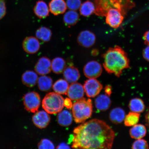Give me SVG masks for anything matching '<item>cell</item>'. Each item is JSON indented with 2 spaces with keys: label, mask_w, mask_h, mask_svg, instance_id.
Instances as JSON below:
<instances>
[{
  "label": "cell",
  "mask_w": 149,
  "mask_h": 149,
  "mask_svg": "<svg viewBox=\"0 0 149 149\" xmlns=\"http://www.w3.org/2000/svg\"><path fill=\"white\" fill-rule=\"evenodd\" d=\"M115 138L112 129L104 121L93 119L74 128L72 148L86 149H111Z\"/></svg>",
  "instance_id": "1"
},
{
  "label": "cell",
  "mask_w": 149,
  "mask_h": 149,
  "mask_svg": "<svg viewBox=\"0 0 149 149\" xmlns=\"http://www.w3.org/2000/svg\"><path fill=\"white\" fill-rule=\"evenodd\" d=\"M103 66L106 71L120 77L123 71L130 68V61L127 54L120 47L110 48L102 56Z\"/></svg>",
  "instance_id": "2"
},
{
  "label": "cell",
  "mask_w": 149,
  "mask_h": 149,
  "mask_svg": "<svg viewBox=\"0 0 149 149\" xmlns=\"http://www.w3.org/2000/svg\"><path fill=\"white\" fill-rule=\"evenodd\" d=\"M95 7L94 14L100 17H105L111 8L118 9L125 16L128 11L135 6L132 0H92Z\"/></svg>",
  "instance_id": "3"
},
{
  "label": "cell",
  "mask_w": 149,
  "mask_h": 149,
  "mask_svg": "<svg viewBox=\"0 0 149 149\" xmlns=\"http://www.w3.org/2000/svg\"><path fill=\"white\" fill-rule=\"evenodd\" d=\"M72 115L75 122L83 123L92 116L93 112L92 100L83 98L74 103L72 107Z\"/></svg>",
  "instance_id": "4"
},
{
  "label": "cell",
  "mask_w": 149,
  "mask_h": 149,
  "mask_svg": "<svg viewBox=\"0 0 149 149\" xmlns=\"http://www.w3.org/2000/svg\"><path fill=\"white\" fill-rule=\"evenodd\" d=\"M64 100L60 94L55 92L48 93L42 100L43 109L49 114H56L62 110Z\"/></svg>",
  "instance_id": "5"
},
{
  "label": "cell",
  "mask_w": 149,
  "mask_h": 149,
  "mask_svg": "<svg viewBox=\"0 0 149 149\" xmlns=\"http://www.w3.org/2000/svg\"><path fill=\"white\" fill-rule=\"evenodd\" d=\"M23 102L25 109L27 111L35 113L38 111L40 106V96L36 92H29L24 95Z\"/></svg>",
  "instance_id": "6"
},
{
  "label": "cell",
  "mask_w": 149,
  "mask_h": 149,
  "mask_svg": "<svg viewBox=\"0 0 149 149\" xmlns=\"http://www.w3.org/2000/svg\"><path fill=\"white\" fill-rule=\"evenodd\" d=\"M124 16L120 10L111 8L108 11L105 16L106 23L113 29H117L122 24Z\"/></svg>",
  "instance_id": "7"
},
{
  "label": "cell",
  "mask_w": 149,
  "mask_h": 149,
  "mask_svg": "<svg viewBox=\"0 0 149 149\" xmlns=\"http://www.w3.org/2000/svg\"><path fill=\"white\" fill-rule=\"evenodd\" d=\"M84 88L87 97L94 98L97 96L102 89V85L96 79H89L85 81Z\"/></svg>",
  "instance_id": "8"
},
{
  "label": "cell",
  "mask_w": 149,
  "mask_h": 149,
  "mask_svg": "<svg viewBox=\"0 0 149 149\" xmlns=\"http://www.w3.org/2000/svg\"><path fill=\"white\" fill-rule=\"evenodd\" d=\"M102 67L100 63L95 61H89L84 66V74L88 79H96L101 75Z\"/></svg>",
  "instance_id": "9"
},
{
  "label": "cell",
  "mask_w": 149,
  "mask_h": 149,
  "mask_svg": "<svg viewBox=\"0 0 149 149\" xmlns=\"http://www.w3.org/2000/svg\"><path fill=\"white\" fill-rule=\"evenodd\" d=\"M78 43L84 47L89 48L94 45L96 41L95 35L88 30L81 31L77 37Z\"/></svg>",
  "instance_id": "10"
},
{
  "label": "cell",
  "mask_w": 149,
  "mask_h": 149,
  "mask_svg": "<svg viewBox=\"0 0 149 149\" xmlns=\"http://www.w3.org/2000/svg\"><path fill=\"white\" fill-rule=\"evenodd\" d=\"M35 125L40 129L45 128L49 125L51 117L46 111H41L36 112L32 117Z\"/></svg>",
  "instance_id": "11"
},
{
  "label": "cell",
  "mask_w": 149,
  "mask_h": 149,
  "mask_svg": "<svg viewBox=\"0 0 149 149\" xmlns=\"http://www.w3.org/2000/svg\"><path fill=\"white\" fill-rule=\"evenodd\" d=\"M84 94L83 86L81 84L76 82L71 84L67 92L69 98L74 101H77L83 98Z\"/></svg>",
  "instance_id": "12"
},
{
  "label": "cell",
  "mask_w": 149,
  "mask_h": 149,
  "mask_svg": "<svg viewBox=\"0 0 149 149\" xmlns=\"http://www.w3.org/2000/svg\"><path fill=\"white\" fill-rule=\"evenodd\" d=\"M35 70L37 74L40 75L49 74L52 70L51 61L46 57L40 58L35 65Z\"/></svg>",
  "instance_id": "13"
},
{
  "label": "cell",
  "mask_w": 149,
  "mask_h": 149,
  "mask_svg": "<svg viewBox=\"0 0 149 149\" xmlns=\"http://www.w3.org/2000/svg\"><path fill=\"white\" fill-rule=\"evenodd\" d=\"M23 47L24 51L27 53L34 54L40 50V43L36 37H28L24 40Z\"/></svg>",
  "instance_id": "14"
},
{
  "label": "cell",
  "mask_w": 149,
  "mask_h": 149,
  "mask_svg": "<svg viewBox=\"0 0 149 149\" xmlns=\"http://www.w3.org/2000/svg\"><path fill=\"white\" fill-rule=\"evenodd\" d=\"M48 7L50 12L55 16L65 13L68 8L64 0H51Z\"/></svg>",
  "instance_id": "15"
},
{
  "label": "cell",
  "mask_w": 149,
  "mask_h": 149,
  "mask_svg": "<svg viewBox=\"0 0 149 149\" xmlns=\"http://www.w3.org/2000/svg\"><path fill=\"white\" fill-rule=\"evenodd\" d=\"M63 76L68 83H72L77 82L80 79V74L79 70L72 65L66 67L64 72Z\"/></svg>",
  "instance_id": "16"
},
{
  "label": "cell",
  "mask_w": 149,
  "mask_h": 149,
  "mask_svg": "<svg viewBox=\"0 0 149 149\" xmlns=\"http://www.w3.org/2000/svg\"><path fill=\"white\" fill-rule=\"evenodd\" d=\"M33 10L36 16L40 19L45 18L49 15V7L45 2L42 0L37 2Z\"/></svg>",
  "instance_id": "17"
},
{
  "label": "cell",
  "mask_w": 149,
  "mask_h": 149,
  "mask_svg": "<svg viewBox=\"0 0 149 149\" xmlns=\"http://www.w3.org/2000/svg\"><path fill=\"white\" fill-rule=\"evenodd\" d=\"M38 78L36 72L32 70H28L24 72L22 75V81L26 86L32 87L36 85Z\"/></svg>",
  "instance_id": "18"
},
{
  "label": "cell",
  "mask_w": 149,
  "mask_h": 149,
  "mask_svg": "<svg viewBox=\"0 0 149 149\" xmlns=\"http://www.w3.org/2000/svg\"><path fill=\"white\" fill-rule=\"evenodd\" d=\"M95 106L100 111H106L110 107L111 101L109 96L106 94L98 96L95 100Z\"/></svg>",
  "instance_id": "19"
},
{
  "label": "cell",
  "mask_w": 149,
  "mask_h": 149,
  "mask_svg": "<svg viewBox=\"0 0 149 149\" xmlns=\"http://www.w3.org/2000/svg\"><path fill=\"white\" fill-rule=\"evenodd\" d=\"M73 118L72 113L68 110H62L58 113L57 120L59 125L67 127L72 124Z\"/></svg>",
  "instance_id": "20"
},
{
  "label": "cell",
  "mask_w": 149,
  "mask_h": 149,
  "mask_svg": "<svg viewBox=\"0 0 149 149\" xmlns=\"http://www.w3.org/2000/svg\"><path fill=\"white\" fill-rule=\"evenodd\" d=\"M126 116L125 111L122 108H115L111 110L109 117L111 122L115 124H119L124 120Z\"/></svg>",
  "instance_id": "21"
},
{
  "label": "cell",
  "mask_w": 149,
  "mask_h": 149,
  "mask_svg": "<svg viewBox=\"0 0 149 149\" xmlns=\"http://www.w3.org/2000/svg\"><path fill=\"white\" fill-rule=\"evenodd\" d=\"M79 19V15L76 11L70 10L65 13L63 19L65 25L71 27L77 24Z\"/></svg>",
  "instance_id": "22"
},
{
  "label": "cell",
  "mask_w": 149,
  "mask_h": 149,
  "mask_svg": "<svg viewBox=\"0 0 149 149\" xmlns=\"http://www.w3.org/2000/svg\"><path fill=\"white\" fill-rule=\"evenodd\" d=\"M147 133V130L144 125L137 124L130 130V134L132 139H141L144 137Z\"/></svg>",
  "instance_id": "23"
},
{
  "label": "cell",
  "mask_w": 149,
  "mask_h": 149,
  "mask_svg": "<svg viewBox=\"0 0 149 149\" xmlns=\"http://www.w3.org/2000/svg\"><path fill=\"white\" fill-rule=\"evenodd\" d=\"M37 83L40 90L43 92H48L51 90L53 86V81L49 76L41 75L38 78Z\"/></svg>",
  "instance_id": "24"
},
{
  "label": "cell",
  "mask_w": 149,
  "mask_h": 149,
  "mask_svg": "<svg viewBox=\"0 0 149 149\" xmlns=\"http://www.w3.org/2000/svg\"><path fill=\"white\" fill-rule=\"evenodd\" d=\"M66 67V61L62 58L56 57L51 61L52 70L56 74L63 73Z\"/></svg>",
  "instance_id": "25"
},
{
  "label": "cell",
  "mask_w": 149,
  "mask_h": 149,
  "mask_svg": "<svg viewBox=\"0 0 149 149\" xmlns=\"http://www.w3.org/2000/svg\"><path fill=\"white\" fill-rule=\"evenodd\" d=\"M80 14L85 17H88L94 13L95 7L94 3L87 0L81 4L79 8Z\"/></svg>",
  "instance_id": "26"
},
{
  "label": "cell",
  "mask_w": 149,
  "mask_h": 149,
  "mask_svg": "<svg viewBox=\"0 0 149 149\" xmlns=\"http://www.w3.org/2000/svg\"><path fill=\"white\" fill-rule=\"evenodd\" d=\"M129 107L131 111L140 113L144 111L145 105L142 100L136 98L132 99L130 100Z\"/></svg>",
  "instance_id": "27"
},
{
  "label": "cell",
  "mask_w": 149,
  "mask_h": 149,
  "mask_svg": "<svg viewBox=\"0 0 149 149\" xmlns=\"http://www.w3.org/2000/svg\"><path fill=\"white\" fill-rule=\"evenodd\" d=\"M69 87L68 83L66 80L59 79L53 85V88L55 92L60 95L67 94Z\"/></svg>",
  "instance_id": "28"
},
{
  "label": "cell",
  "mask_w": 149,
  "mask_h": 149,
  "mask_svg": "<svg viewBox=\"0 0 149 149\" xmlns=\"http://www.w3.org/2000/svg\"><path fill=\"white\" fill-rule=\"evenodd\" d=\"M52 35V33L51 30L45 27H41L38 28L36 33V38L44 42L49 41Z\"/></svg>",
  "instance_id": "29"
},
{
  "label": "cell",
  "mask_w": 149,
  "mask_h": 149,
  "mask_svg": "<svg viewBox=\"0 0 149 149\" xmlns=\"http://www.w3.org/2000/svg\"><path fill=\"white\" fill-rule=\"evenodd\" d=\"M140 115V113L130 112L125 118L124 124L126 126H133L138 123Z\"/></svg>",
  "instance_id": "30"
},
{
  "label": "cell",
  "mask_w": 149,
  "mask_h": 149,
  "mask_svg": "<svg viewBox=\"0 0 149 149\" xmlns=\"http://www.w3.org/2000/svg\"><path fill=\"white\" fill-rule=\"evenodd\" d=\"M132 148L134 149H148L149 145L147 141L144 139H136L133 143Z\"/></svg>",
  "instance_id": "31"
},
{
  "label": "cell",
  "mask_w": 149,
  "mask_h": 149,
  "mask_svg": "<svg viewBox=\"0 0 149 149\" xmlns=\"http://www.w3.org/2000/svg\"><path fill=\"white\" fill-rule=\"evenodd\" d=\"M66 3L70 10L76 11L79 9L82 3L81 0H66Z\"/></svg>",
  "instance_id": "32"
},
{
  "label": "cell",
  "mask_w": 149,
  "mask_h": 149,
  "mask_svg": "<svg viewBox=\"0 0 149 149\" xmlns=\"http://www.w3.org/2000/svg\"><path fill=\"white\" fill-rule=\"evenodd\" d=\"M38 148L40 149H54V145L49 140L42 139L38 144Z\"/></svg>",
  "instance_id": "33"
},
{
  "label": "cell",
  "mask_w": 149,
  "mask_h": 149,
  "mask_svg": "<svg viewBox=\"0 0 149 149\" xmlns=\"http://www.w3.org/2000/svg\"><path fill=\"white\" fill-rule=\"evenodd\" d=\"M6 0H0V20L4 16L6 13Z\"/></svg>",
  "instance_id": "34"
},
{
  "label": "cell",
  "mask_w": 149,
  "mask_h": 149,
  "mask_svg": "<svg viewBox=\"0 0 149 149\" xmlns=\"http://www.w3.org/2000/svg\"><path fill=\"white\" fill-rule=\"evenodd\" d=\"M143 56L145 60L149 62V45H147L143 49Z\"/></svg>",
  "instance_id": "35"
},
{
  "label": "cell",
  "mask_w": 149,
  "mask_h": 149,
  "mask_svg": "<svg viewBox=\"0 0 149 149\" xmlns=\"http://www.w3.org/2000/svg\"><path fill=\"white\" fill-rule=\"evenodd\" d=\"M72 100L69 98H66L64 100V106L68 109L72 108Z\"/></svg>",
  "instance_id": "36"
},
{
  "label": "cell",
  "mask_w": 149,
  "mask_h": 149,
  "mask_svg": "<svg viewBox=\"0 0 149 149\" xmlns=\"http://www.w3.org/2000/svg\"><path fill=\"white\" fill-rule=\"evenodd\" d=\"M144 43L146 46L149 45V29L144 33L143 36Z\"/></svg>",
  "instance_id": "37"
},
{
  "label": "cell",
  "mask_w": 149,
  "mask_h": 149,
  "mask_svg": "<svg viewBox=\"0 0 149 149\" xmlns=\"http://www.w3.org/2000/svg\"><path fill=\"white\" fill-rule=\"evenodd\" d=\"M105 94L108 96H110L112 93V88L111 86L107 85L105 88Z\"/></svg>",
  "instance_id": "38"
},
{
  "label": "cell",
  "mask_w": 149,
  "mask_h": 149,
  "mask_svg": "<svg viewBox=\"0 0 149 149\" xmlns=\"http://www.w3.org/2000/svg\"><path fill=\"white\" fill-rule=\"evenodd\" d=\"M70 148L68 144L64 143H61L56 148L57 149H70Z\"/></svg>",
  "instance_id": "39"
},
{
  "label": "cell",
  "mask_w": 149,
  "mask_h": 149,
  "mask_svg": "<svg viewBox=\"0 0 149 149\" xmlns=\"http://www.w3.org/2000/svg\"><path fill=\"white\" fill-rule=\"evenodd\" d=\"M145 121L146 125L149 128V108L145 115Z\"/></svg>",
  "instance_id": "40"
},
{
  "label": "cell",
  "mask_w": 149,
  "mask_h": 149,
  "mask_svg": "<svg viewBox=\"0 0 149 149\" xmlns=\"http://www.w3.org/2000/svg\"><path fill=\"white\" fill-rule=\"evenodd\" d=\"M148 1H149V0H148Z\"/></svg>",
  "instance_id": "41"
}]
</instances>
